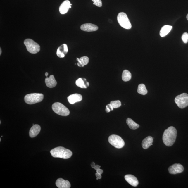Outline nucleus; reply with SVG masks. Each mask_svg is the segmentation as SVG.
<instances>
[{"instance_id":"obj_16","label":"nucleus","mask_w":188,"mask_h":188,"mask_svg":"<svg viewBox=\"0 0 188 188\" xmlns=\"http://www.w3.org/2000/svg\"><path fill=\"white\" fill-rule=\"evenodd\" d=\"M41 130V127L38 125H34L31 127L29 132V135L31 138L35 137L39 134Z\"/></svg>"},{"instance_id":"obj_13","label":"nucleus","mask_w":188,"mask_h":188,"mask_svg":"<svg viewBox=\"0 0 188 188\" xmlns=\"http://www.w3.org/2000/svg\"><path fill=\"white\" fill-rule=\"evenodd\" d=\"M125 179L128 183L133 187H136L139 184L138 181L136 177L132 175H127L125 177Z\"/></svg>"},{"instance_id":"obj_3","label":"nucleus","mask_w":188,"mask_h":188,"mask_svg":"<svg viewBox=\"0 0 188 188\" xmlns=\"http://www.w3.org/2000/svg\"><path fill=\"white\" fill-rule=\"evenodd\" d=\"M44 95L39 93H33L27 94L25 96L24 100L25 103L28 104H34L42 101Z\"/></svg>"},{"instance_id":"obj_9","label":"nucleus","mask_w":188,"mask_h":188,"mask_svg":"<svg viewBox=\"0 0 188 188\" xmlns=\"http://www.w3.org/2000/svg\"><path fill=\"white\" fill-rule=\"evenodd\" d=\"M184 168L180 164H174L168 168V171L171 174H176L183 172Z\"/></svg>"},{"instance_id":"obj_28","label":"nucleus","mask_w":188,"mask_h":188,"mask_svg":"<svg viewBox=\"0 0 188 188\" xmlns=\"http://www.w3.org/2000/svg\"><path fill=\"white\" fill-rule=\"evenodd\" d=\"M113 109H114V108L113 107V106L110 104H108L106 106L105 111L107 113H109L111 111H113Z\"/></svg>"},{"instance_id":"obj_12","label":"nucleus","mask_w":188,"mask_h":188,"mask_svg":"<svg viewBox=\"0 0 188 188\" xmlns=\"http://www.w3.org/2000/svg\"><path fill=\"white\" fill-rule=\"evenodd\" d=\"M68 51V47L67 44H64L60 46L57 49L56 54L58 57L63 58L65 57Z\"/></svg>"},{"instance_id":"obj_31","label":"nucleus","mask_w":188,"mask_h":188,"mask_svg":"<svg viewBox=\"0 0 188 188\" xmlns=\"http://www.w3.org/2000/svg\"><path fill=\"white\" fill-rule=\"evenodd\" d=\"M96 173H100V174H102L103 173V170L102 169H101L100 168L97 170H96Z\"/></svg>"},{"instance_id":"obj_7","label":"nucleus","mask_w":188,"mask_h":188,"mask_svg":"<svg viewBox=\"0 0 188 188\" xmlns=\"http://www.w3.org/2000/svg\"><path fill=\"white\" fill-rule=\"evenodd\" d=\"M108 142L111 145L117 149H121L125 145V142L121 137L115 134L109 136Z\"/></svg>"},{"instance_id":"obj_11","label":"nucleus","mask_w":188,"mask_h":188,"mask_svg":"<svg viewBox=\"0 0 188 188\" xmlns=\"http://www.w3.org/2000/svg\"><path fill=\"white\" fill-rule=\"evenodd\" d=\"M82 30L87 32H92L97 30L98 27L96 25L90 23L84 24L81 26Z\"/></svg>"},{"instance_id":"obj_10","label":"nucleus","mask_w":188,"mask_h":188,"mask_svg":"<svg viewBox=\"0 0 188 188\" xmlns=\"http://www.w3.org/2000/svg\"><path fill=\"white\" fill-rule=\"evenodd\" d=\"M72 4L68 0H65L64 1L59 7V12L62 14H64L67 13L69 9L71 8Z\"/></svg>"},{"instance_id":"obj_27","label":"nucleus","mask_w":188,"mask_h":188,"mask_svg":"<svg viewBox=\"0 0 188 188\" xmlns=\"http://www.w3.org/2000/svg\"><path fill=\"white\" fill-rule=\"evenodd\" d=\"M94 4L96 6L98 7H101L102 6V3L101 0H92Z\"/></svg>"},{"instance_id":"obj_4","label":"nucleus","mask_w":188,"mask_h":188,"mask_svg":"<svg viewBox=\"0 0 188 188\" xmlns=\"http://www.w3.org/2000/svg\"><path fill=\"white\" fill-rule=\"evenodd\" d=\"M52 109L55 113L60 116H66L70 114V111L63 104L59 102L53 104Z\"/></svg>"},{"instance_id":"obj_2","label":"nucleus","mask_w":188,"mask_h":188,"mask_svg":"<svg viewBox=\"0 0 188 188\" xmlns=\"http://www.w3.org/2000/svg\"><path fill=\"white\" fill-rule=\"evenodd\" d=\"M50 153L53 157L67 159L71 157L72 152L68 149L63 147H58L53 149Z\"/></svg>"},{"instance_id":"obj_30","label":"nucleus","mask_w":188,"mask_h":188,"mask_svg":"<svg viewBox=\"0 0 188 188\" xmlns=\"http://www.w3.org/2000/svg\"><path fill=\"white\" fill-rule=\"evenodd\" d=\"M96 180H98V179H101L102 178V176L101 174H100L97 173H96Z\"/></svg>"},{"instance_id":"obj_19","label":"nucleus","mask_w":188,"mask_h":188,"mask_svg":"<svg viewBox=\"0 0 188 188\" xmlns=\"http://www.w3.org/2000/svg\"><path fill=\"white\" fill-rule=\"evenodd\" d=\"M76 84L77 87L81 88L86 89L89 86V83L85 78H78L76 81Z\"/></svg>"},{"instance_id":"obj_22","label":"nucleus","mask_w":188,"mask_h":188,"mask_svg":"<svg viewBox=\"0 0 188 188\" xmlns=\"http://www.w3.org/2000/svg\"><path fill=\"white\" fill-rule=\"evenodd\" d=\"M127 123L129 128L133 130L137 129L139 127V125L136 123L131 118H128L127 120Z\"/></svg>"},{"instance_id":"obj_20","label":"nucleus","mask_w":188,"mask_h":188,"mask_svg":"<svg viewBox=\"0 0 188 188\" xmlns=\"http://www.w3.org/2000/svg\"><path fill=\"white\" fill-rule=\"evenodd\" d=\"M77 60L78 61L77 65L78 67H83L88 63L89 59L87 56H83L81 58H77Z\"/></svg>"},{"instance_id":"obj_6","label":"nucleus","mask_w":188,"mask_h":188,"mask_svg":"<svg viewBox=\"0 0 188 188\" xmlns=\"http://www.w3.org/2000/svg\"><path fill=\"white\" fill-rule=\"evenodd\" d=\"M117 19L118 23L123 28L129 30L132 27L130 21L125 13H120L118 15Z\"/></svg>"},{"instance_id":"obj_24","label":"nucleus","mask_w":188,"mask_h":188,"mask_svg":"<svg viewBox=\"0 0 188 188\" xmlns=\"http://www.w3.org/2000/svg\"><path fill=\"white\" fill-rule=\"evenodd\" d=\"M137 92L138 94L143 95H145L147 94V90L146 88L145 85L144 84H141L138 85Z\"/></svg>"},{"instance_id":"obj_8","label":"nucleus","mask_w":188,"mask_h":188,"mask_svg":"<svg viewBox=\"0 0 188 188\" xmlns=\"http://www.w3.org/2000/svg\"><path fill=\"white\" fill-rule=\"evenodd\" d=\"M175 101L180 108H185L188 105V94L186 93L180 94L175 98Z\"/></svg>"},{"instance_id":"obj_15","label":"nucleus","mask_w":188,"mask_h":188,"mask_svg":"<svg viewBox=\"0 0 188 188\" xmlns=\"http://www.w3.org/2000/svg\"><path fill=\"white\" fill-rule=\"evenodd\" d=\"M82 99V96L81 94H77L70 95L68 97V101L71 104H74L77 102L81 101Z\"/></svg>"},{"instance_id":"obj_29","label":"nucleus","mask_w":188,"mask_h":188,"mask_svg":"<svg viewBox=\"0 0 188 188\" xmlns=\"http://www.w3.org/2000/svg\"><path fill=\"white\" fill-rule=\"evenodd\" d=\"M91 167H92V168L96 170H97L98 169H100V168L101 167H100V166L99 165H96L95 163L94 162H92V163H91Z\"/></svg>"},{"instance_id":"obj_5","label":"nucleus","mask_w":188,"mask_h":188,"mask_svg":"<svg viewBox=\"0 0 188 188\" xmlns=\"http://www.w3.org/2000/svg\"><path fill=\"white\" fill-rule=\"evenodd\" d=\"M28 51L32 54H37L40 50V46L38 43L31 39H27L24 42Z\"/></svg>"},{"instance_id":"obj_23","label":"nucleus","mask_w":188,"mask_h":188,"mask_svg":"<svg viewBox=\"0 0 188 188\" xmlns=\"http://www.w3.org/2000/svg\"><path fill=\"white\" fill-rule=\"evenodd\" d=\"M131 78V74L129 71L125 70L123 71L122 75V79L123 81L127 82L129 81Z\"/></svg>"},{"instance_id":"obj_18","label":"nucleus","mask_w":188,"mask_h":188,"mask_svg":"<svg viewBox=\"0 0 188 188\" xmlns=\"http://www.w3.org/2000/svg\"><path fill=\"white\" fill-rule=\"evenodd\" d=\"M153 138L149 136L146 137L142 142V146L144 149H147L151 145H153Z\"/></svg>"},{"instance_id":"obj_25","label":"nucleus","mask_w":188,"mask_h":188,"mask_svg":"<svg viewBox=\"0 0 188 188\" xmlns=\"http://www.w3.org/2000/svg\"><path fill=\"white\" fill-rule=\"evenodd\" d=\"M111 104L113 106L114 108H117L121 106V103L120 100L113 101L110 102Z\"/></svg>"},{"instance_id":"obj_26","label":"nucleus","mask_w":188,"mask_h":188,"mask_svg":"<svg viewBox=\"0 0 188 188\" xmlns=\"http://www.w3.org/2000/svg\"><path fill=\"white\" fill-rule=\"evenodd\" d=\"M182 38L184 43H187L188 42V34L187 33H184L182 34Z\"/></svg>"},{"instance_id":"obj_17","label":"nucleus","mask_w":188,"mask_h":188,"mask_svg":"<svg viewBox=\"0 0 188 188\" xmlns=\"http://www.w3.org/2000/svg\"><path fill=\"white\" fill-rule=\"evenodd\" d=\"M45 82L47 86L50 88H53L57 85V82L53 75H50L49 77L46 78Z\"/></svg>"},{"instance_id":"obj_32","label":"nucleus","mask_w":188,"mask_h":188,"mask_svg":"<svg viewBox=\"0 0 188 188\" xmlns=\"http://www.w3.org/2000/svg\"><path fill=\"white\" fill-rule=\"evenodd\" d=\"M48 73L47 72H46L45 74V75L47 77V76L48 75Z\"/></svg>"},{"instance_id":"obj_34","label":"nucleus","mask_w":188,"mask_h":188,"mask_svg":"<svg viewBox=\"0 0 188 188\" xmlns=\"http://www.w3.org/2000/svg\"><path fill=\"white\" fill-rule=\"evenodd\" d=\"M187 20H188V14H187Z\"/></svg>"},{"instance_id":"obj_21","label":"nucleus","mask_w":188,"mask_h":188,"mask_svg":"<svg viewBox=\"0 0 188 188\" xmlns=\"http://www.w3.org/2000/svg\"><path fill=\"white\" fill-rule=\"evenodd\" d=\"M172 28V27L170 26V25H164V26L162 27L160 30V36L161 37H165L170 32Z\"/></svg>"},{"instance_id":"obj_35","label":"nucleus","mask_w":188,"mask_h":188,"mask_svg":"<svg viewBox=\"0 0 188 188\" xmlns=\"http://www.w3.org/2000/svg\"><path fill=\"white\" fill-rule=\"evenodd\" d=\"M1 138H0V141L1 142Z\"/></svg>"},{"instance_id":"obj_1","label":"nucleus","mask_w":188,"mask_h":188,"mask_svg":"<svg viewBox=\"0 0 188 188\" xmlns=\"http://www.w3.org/2000/svg\"><path fill=\"white\" fill-rule=\"evenodd\" d=\"M177 131L173 127H170L164 131L162 139L164 144L167 146H172L176 141Z\"/></svg>"},{"instance_id":"obj_33","label":"nucleus","mask_w":188,"mask_h":188,"mask_svg":"<svg viewBox=\"0 0 188 188\" xmlns=\"http://www.w3.org/2000/svg\"><path fill=\"white\" fill-rule=\"evenodd\" d=\"M1 52H2L1 49V48H0V55H1Z\"/></svg>"},{"instance_id":"obj_14","label":"nucleus","mask_w":188,"mask_h":188,"mask_svg":"<svg viewBox=\"0 0 188 188\" xmlns=\"http://www.w3.org/2000/svg\"><path fill=\"white\" fill-rule=\"evenodd\" d=\"M56 184L59 188H69L71 187L70 182L68 180H65L63 179L60 178L56 180Z\"/></svg>"}]
</instances>
